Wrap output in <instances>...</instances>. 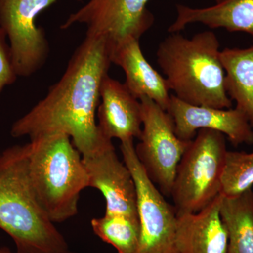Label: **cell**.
I'll return each instance as SVG.
<instances>
[{"label": "cell", "mask_w": 253, "mask_h": 253, "mask_svg": "<svg viewBox=\"0 0 253 253\" xmlns=\"http://www.w3.org/2000/svg\"><path fill=\"white\" fill-rule=\"evenodd\" d=\"M111 45V62L124 71L129 92L139 100L149 98L167 111L172 96L167 81L148 62L139 40L128 38Z\"/></svg>", "instance_id": "14"}, {"label": "cell", "mask_w": 253, "mask_h": 253, "mask_svg": "<svg viewBox=\"0 0 253 253\" xmlns=\"http://www.w3.org/2000/svg\"><path fill=\"white\" fill-rule=\"evenodd\" d=\"M220 44L214 32L191 38L170 33L158 46L157 63L177 99L195 106L231 109Z\"/></svg>", "instance_id": "3"}, {"label": "cell", "mask_w": 253, "mask_h": 253, "mask_svg": "<svg viewBox=\"0 0 253 253\" xmlns=\"http://www.w3.org/2000/svg\"><path fill=\"white\" fill-rule=\"evenodd\" d=\"M123 162L132 174L137 192L140 239L134 253H176V212L149 179L135 152L134 140L120 146Z\"/></svg>", "instance_id": "7"}, {"label": "cell", "mask_w": 253, "mask_h": 253, "mask_svg": "<svg viewBox=\"0 0 253 253\" xmlns=\"http://www.w3.org/2000/svg\"><path fill=\"white\" fill-rule=\"evenodd\" d=\"M83 160L89 187L99 190L104 196L105 214L139 218L135 182L126 163L118 158L113 144Z\"/></svg>", "instance_id": "10"}, {"label": "cell", "mask_w": 253, "mask_h": 253, "mask_svg": "<svg viewBox=\"0 0 253 253\" xmlns=\"http://www.w3.org/2000/svg\"><path fill=\"white\" fill-rule=\"evenodd\" d=\"M167 111L174 121L176 135L182 140L191 141L198 131L207 129L227 136L235 147L253 144V129L244 113L236 108L195 106L172 95Z\"/></svg>", "instance_id": "11"}, {"label": "cell", "mask_w": 253, "mask_h": 253, "mask_svg": "<svg viewBox=\"0 0 253 253\" xmlns=\"http://www.w3.org/2000/svg\"><path fill=\"white\" fill-rule=\"evenodd\" d=\"M221 194L199 212L176 214V253H228V233L221 219Z\"/></svg>", "instance_id": "13"}, {"label": "cell", "mask_w": 253, "mask_h": 253, "mask_svg": "<svg viewBox=\"0 0 253 253\" xmlns=\"http://www.w3.org/2000/svg\"><path fill=\"white\" fill-rule=\"evenodd\" d=\"M111 45L107 38L86 34L62 77L27 113L13 123L10 134L30 140L54 134L69 136L83 158L113 144L100 131L96 113L100 88L109 73Z\"/></svg>", "instance_id": "1"}, {"label": "cell", "mask_w": 253, "mask_h": 253, "mask_svg": "<svg viewBox=\"0 0 253 253\" xmlns=\"http://www.w3.org/2000/svg\"><path fill=\"white\" fill-rule=\"evenodd\" d=\"M93 231L118 253H134L140 239L139 218L123 214H105L91 221Z\"/></svg>", "instance_id": "18"}, {"label": "cell", "mask_w": 253, "mask_h": 253, "mask_svg": "<svg viewBox=\"0 0 253 253\" xmlns=\"http://www.w3.org/2000/svg\"><path fill=\"white\" fill-rule=\"evenodd\" d=\"M58 0H0V27L6 33L18 77H29L49 54L45 31L36 18ZM81 1V0H78Z\"/></svg>", "instance_id": "8"}, {"label": "cell", "mask_w": 253, "mask_h": 253, "mask_svg": "<svg viewBox=\"0 0 253 253\" xmlns=\"http://www.w3.org/2000/svg\"><path fill=\"white\" fill-rule=\"evenodd\" d=\"M220 57L225 71L228 96L236 109L244 113L253 129V45L248 48H225Z\"/></svg>", "instance_id": "16"}, {"label": "cell", "mask_w": 253, "mask_h": 253, "mask_svg": "<svg viewBox=\"0 0 253 253\" xmlns=\"http://www.w3.org/2000/svg\"><path fill=\"white\" fill-rule=\"evenodd\" d=\"M0 253H14L12 251H11L9 249V248L7 247H1L0 248ZM75 253L72 252V251H70L69 253Z\"/></svg>", "instance_id": "21"}, {"label": "cell", "mask_w": 253, "mask_h": 253, "mask_svg": "<svg viewBox=\"0 0 253 253\" xmlns=\"http://www.w3.org/2000/svg\"><path fill=\"white\" fill-rule=\"evenodd\" d=\"M219 212L228 233V253H253V191L235 197L221 195Z\"/></svg>", "instance_id": "17"}, {"label": "cell", "mask_w": 253, "mask_h": 253, "mask_svg": "<svg viewBox=\"0 0 253 253\" xmlns=\"http://www.w3.org/2000/svg\"><path fill=\"white\" fill-rule=\"evenodd\" d=\"M29 143L0 154V229L18 253H68L66 239L37 199L28 169Z\"/></svg>", "instance_id": "2"}, {"label": "cell", "mask_w": 253, "mask_h": 253, "mask_svg": "<svg viewBox=\"0 0 253 253\" xmlns=\"http://www.w3.org/2000/svg\"><path fill=\"white\" fill-rule=\"evenodd\" d=\"M149 0H89L70 15L61 29L76 24L85 25L86 34L103 36L111 44L128 38L140 40L154 23L148 9Z\"/></svg>", "instance_id": "9"}, {"label": "cell", "mask_w": 253, "mask_h": 253, "mask_svg": "<svg viewBox=\"0 0 253 253\" xmlns=\"http://www.w3.org/2000/svg\"><path fill=\"white\" fill-rule=\"evenodd\" d=\"M227 151L224 134L198 131L176 168L171 196L177 215L199 212L220 194Z\"/></svg>", "instance_id": "5"}, {"label": "cell", "mask_w": 253, "mask_h": 253, "mask_svg": "<svg viewBox=\"0 0 253 253\" xmlns=\"http://www.w3.org/2000/svg\"><path fill=\"white\" fill-rule=\"evenodd\" d=\"M176 10L175 21L168 28L169 33H179L190 24L201 23L211 29L244 32L253 38V0H215V4L204 8L179 4Z\"/></svg>", "instance_id": "15"}, {"label": "cell", "mask_w": 253, "mask_h": 253, "mask_svg": "<svg viewBox=\"0 0 253 253\" xmlns=\"http://www.w3.org/2000/svg\"><path fill=\"white\" fill-rule=\"evenodd\" d=\"M18 77L7 37L0 27V98L4 88L14 84Z\"/></svg>", "instance_id": "20"}, {"label": "cell", "mask_w": 253, "mask_h": 253, "mask_svg": "<svg viewBox=\"0 0 253 253\" xmlns=\"http://www.w3.org/2000/svg\"><path fill=\"white\" fill-rule=\"evenodd\" d=\"M253 186V152L228 151L220 194L235 197L252 189Z\"/></svg>", "instance_id": "19"}, {"label": "cell", "mask_w": 253, "mask_h": 253, "mask_svg": "<svg viewBox=\"0 0 253 253\" xmlns=\"http://www.w3.org/2000/svg\"><path fill=\"white\" fill-rule=\"evenodd\" d=\"M0 154H1V152H0Z\"/></svg>", "instance_id": "22"}, {"label": "cell", "mask_w": 253, "mask_h": 253, "mask_svg": "<svg viewBox=\"0 0 253 253\" xmlns=\"http://www.w3.org/2000/svg\"><path fill=\"white\" fill-rule=\"evenodd\" d=\"M142 131L135 152L149 179L171 196L176 168L191 141L178 137L174 121L153 100L141 98Z\"/></svg>", "instance_id": "6"}, {"label": "cell", "mask_w": 253, "mask_h": 253, "mask_svg": "<svg viewBox=\"0 0 253 253\" xmlns=\"http://www.w3.org/2000/svg\"><path fill=\"white\" fill-rule=\"evenodd\" d=\"M98 126L109 140L121 142L139 139L142 131L140 101L129 92L124 83L110 77L103 80L97 109Z\"/></svg>", "instance_id": "12"}, {"label": "cell", "mask_w": 253, "mask_h": 253, "mask_svg": "<svg viewBox=\"0 0 253 253\" xmlns=\"http://www.w3.org/2000/svg\"><path fill=\"white\" fill-rule=\"evenodd\" d=\"M28 169L32 186L52 222L76 215L89 176L83 156L69 136L54 134L30 140Z\"/></svg>", "instance_id": "4"}]
</instances>
